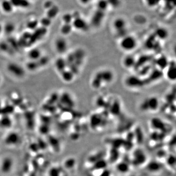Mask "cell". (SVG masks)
I'll list each match as a JSON object with an SVG mask.
<instances>
[{
    "mask_svg": "<svg viewBox=\"0 0 176 176\" xmlns=\"http://www.w3.org/2000/svg\"><path fill=\"white\" fill-rule=\"evenodd\" d=\"M114 79V74L109 69L100 70L95 73L91 80V86L94 89L100 88L103 84L111 83Z\"/></svg>",
    "mask_w": 176,
    "mask_h": 176,
    "instance_id": "1",
    "label": "cell"
},
{
    "mask_svg": "<svg viewBox=\"0 0 176 176\" xmlns=\"http://www.w3.org/2000/svg\"><path fill=\"white\" fill-rule=\"evenodd\" d=\"M137 42L134 36L127 34L120 40L119 46L120 48L125 51H131L137 48Z\"/></svg>",
    "mask_w": 176,
    "mask_h": 176,
    "instance_id": "2",
    "label": "cell"
},
{
    "mask_svg": "<svg viewBox=\"0 0 176 176\" xmlns=\"http://www.w3.org/2000/svg\"><path fill=\"white\" fill-rule=\"evenodd\" d=\"M7 70L11 76L18 79L23 78L26 74L25 68L17 63H9L7 66Z\"/></svg>",
    "mask_w": 176,
    "mask_h": 176,
    "instance_id": "3",
    "label": "cell"
},
{
    "mask_svg": "<svg viewBox=\"0 0 176 176\" xmlns=\"http://www.w3.org/2000/svg\"><path fill=\"white\" fill-rule=\"evenodd\" d=\"M159 106V101L157 97H150L144 99L141 104V109L144 111H156Z\"/></svg>",
    "mask_w": 176,
    "mask_h": 176,
    "instance_id": "4",
    "label": "cell"
},
{
    "mask_svg": "<svg viewBox=\"0 0 176 176\" xmlns=\"http://www.w3.org/2000/svg\"><path fill=\"white\" fill-rule=\"evenodd\" d=\"M113 29L116 34L120 37L125 36L127 34V24L124 19L118 18L113 21Z\"/></svg>",
    "mask_w": 176,
    "mask_h": 176,
    "instance_id": "5",
    "label": "cell"
},
{
    "mask_svg": "<svg viewBox=\"0 0 176 176\" xmlns=\"http://www.w3.org/2000/svg\"><path fill=\"white\" fill-rule=\"evenodd\" d=\"M125 84L128 87L132 89H138L144 87L145 82L144 80L137 76H129L126 78Z\"/></svg>",
    "mask_w": 176,
    "mask_h": 176,
    "instance_id": "6",
    "label": "cell"
},
{
    "mask_svg": "<svg viewBox=\"0 0 176 176\" xmlns=\"http://www.w3.org/2000/svg\"><path fill=\"white\" fill-rule=\"evenodd\" d=\"M54 48L58 54H65L68 48V43L66 39L63 37L56 39L54 42Z\"/></svg>",
    "mask_w": 176,
    "mask_h": 176,
    "instance_id": "7",
    "label": "cell"
},
{
    "mask_svg": "<svg viewBox=\"0 0 176 176\" xmlns=\"http://www.w3.org/2000/svg\"><path fill=\"white\" fill-rule=\"evenodd\" d=\"M72 25L73 28L79 31H86L89 29L87 23L80 16L73 19Z\"/></svg>",
    "mask_w": 176,
    "mask_h": 176,
    "instance_id": "8",
    "label": "cell"
},
{
    "mask_svg": "<svg viewBox=\"0 0 176 176\" xmlns=\"http://www.w3.org/2000/svg\"><path fill=\"white\" fill-rule=\"evenodd\" d=\"M105 16V12L97 10L94 13L91 18V24L95 26H98L101 24Z\"/></svg>",
    "mask_w": 176,
    "mask_h": 176,
    "instance_id": "9",
    "label": "cell"
},
{
    "mask_svg": "<svg viewBox=\"0 0 176 176\" xmlns=\"http://www.w3.org/2000/svg\"><path fill=\"white\" fill-rule=\"evenodd\" d=\"M29 59L31 61H37L42 57V52L37 48H33L29 51L27 54Z\"/></svg>",
    "mask_w": 176,
    "mask_h": 176,
    "instance_id": "10",
    "label": "cell"
},
{
    "mask_svg": "<svg viewBox=\"0 0 176 176\" xmlns=\"http://www.w3.org/2000/svg\"><path fill=\"white\" fill-rule=\"evenodd\" d=\"M168 70L166 73L167 78L171 81L175 80L176 77V68L175 62L169 63L167 67Z\"/></svg>",
    "mask_w": 176,
    "mask_h": 176,
    "instance_id": "11",
    "label": "cell"
},
{
    "mask_svg": "<svg viewBox=\"0 0 176 176\" xmlns=\"http://www.w3.org/2000/svg\"><path fill=\"white\" fill-rule=\"evenodd\" d=\"M67 66L68 65L66 59L63 58H58L55 63V66L56 68V69L60 73L66 69Z\"/></svg>",
    "mask_w": 176,
    "mask_h": 176,
    "instance_id": "12",
    "label": "cell"
},
{
    "mask_svg": "<svg viewBox=\"0 0 176 176\" xmlns=\"http://www.w3.org/2000/svg\"><path fill=\"white\" fill-rule=\"evenodd\" d=\"M122 62L123 65L125 68L127 69H131L135 65L136 59L134 56L130 55L126 56L123 58Z\"/></svg>",
    "mask_w": 176,
    "mask_h": 176,
    "instance_id": "13",
    "label": "cell"
},
{
    "mask_svg": "<svg viewBox=\"0 0 176 176\" xmlns=\"http://www.w3.org/2000/svg\"><path fill=\"white\" fill-rule=\"evenodd\" d=\"M60 73L63 80L67 83L72 82L74 79L75 76L74 73L70 69H65Z\"/></svg>",
    "mask_w": 176,
    "mask_h": 176,
    "instance_id": "14",
    "label": "cell"
},
{
    "mask_svg": "<svg viewBox=\"0 0 176 176\" xmlns=\"http://www.w3.org/2000/svg\"><path fill=\"white\" fill-rule=\"evenodd\" d=\"M13 7L26 8L30 5L29 0H9Z\"/></svg>",
    "mask_w": 176,
    "mask_h": 176,
    "instance_id": "15",
    "label": "cell"
},
{
    "mask_svg": "<svg viewBox=\"0 0 176 176\" xmlns=\"http://www.w3.org/2000/svg\"><path fill=\"white\" fill-rule=\"evenodd\" d=\"M155 36L159 40H165L168 37V32L165 28L159 27L156 30Z\"/></svg>",
    "mask_w": 176,
    "mask_h": 176,
    "instance_id": "16",
    "label": "cell"
},
{
    "mask_svg": "<svg viewBox=\"0 0 176 176\" xmlns=\"http://www.w3.org/2000/svg\"><path fill=\"white\" fill-rule=\"evenodd\" d=\"M59 8L57 5H54L51 8L48 10L47 12V17L52 20L59 13Z\"/></svg>",
    "mask_w": 176,
    "mask_h": 176,
    "instance_id": "17",
    "label": "cell"
},
{
    "mask_svg": "<svg viewBox=\"0 0 176 176\" xmlns=\"http://www.w3.org/2000/svg\"><path fill=\"white\" fill-rule=\"evenodd\" d=\"M2 8L6 13H10L13 11V6L10 1L4 0L2 3Z\"/></svg>",
    "mask_w": 176,
    "mask_h": 176,
    "instance_id": "18",
    "label": "cell"
},
{
    "mask_svg": "<svg viewBox=\"0 0 176 176\" xmlns=\"http://www.w3.org/2000/svg\"><path fill=\"white\" fill-rule=\"evenodd\" d=\"M97 5V10L104 12L109 7L107 0H99Z\"/></svg>",
    "mask_w": 176,
    "mask_h": 176,
    "instance_id": "19",
    "label": "cell"
},
{
    "mask_svg": "<svg viewBox=\"0 0 176 176\" xmlns=\"http://www.w3.org/2000/svg\"><path fill=\"white\" fill-rule=\"evenodd\" d=\"M15 29V25L12 23H8L3 27V31L7 34H11L14 31Z\"/></svg>",
    "mask_w": 176,
    "mask_h": 176,
    "instance_id": "20",
    "label": "cell"
},
{
    "mask_svg": "<svg viewBox=\"0 0 176 176\" xmlns=\"http://www.w3.org/2000/svg\"><path fill=\"white\" fill-rule=\"evenodd\" d=\"M72 24L64 23L61 28V32L64 35H67L70 34L73 29Z\"/></svg>",
    "mask_w": 176,
    "mask_h": 176,
    "instance_id": "21",
    "label": "cell"
},
{
    "mask_svg": "<svg viewBox=\"0 0 176 176\" xmlns=\"http://www.w3.org/2000/svg\"><path fill=\"white\" fill-rule=\"evenodd\" d=\"M73 20V16L70 13H66L63 16L62 20L64 23L72 24Z\"/></svg>",
    "mask_w": 176,
    "mask_h": 176,
    "instance_id": "22",
    "label": "cell"
},
{
    "mask_svg": "<svg viewBox=\"0 0 176 176\" xmlns=\"http://www.w3.org/2000/svg\"><path fill=\"white\" fill-rule=\"evenodd\" d=\"M38 21L36 20H32V21H29L27 23V27L28 29H37V26H38Z\"/></svg>",
    "mask_w": 176,
    "mask_h": 176,
    "instance_id": "23",
    "label": "cell"
},
{
    "mask_svg": "<svg viewBox=\"0 0 176 176\" xmlns=\"http://www.w3.org/2000/svg\"><path fill=\"white\" fill-rule=\"evenodd\" d=\"M40 23L42 25V27L47 28L48 26H50L51 23V20L48 18V17H44L41 19Z\"/></svg>",
    "mask_w": 176,
    "mask_h": 176,
    "instance_id": "24",
    "label": "cell"
},
{
    "mask_svg": "<svg viewBox=\"0 0 176 176\" xmlns=\"http://www.w3.org/2000/svg\"><path fill=\"white\" fill-rule=\"evenodd\" d=\"M109 5H111L113 8H117L120 5V0H107Z\"/></svg>",
    "mask_w": 176,
    "mask_h": 176,
    "instance_id": "25",
    "label": "cell"
},
{
    "mask_svg": "<svg viewBox=\"0 0 176 176\" xmlns=\"http://www.w3.org/2000/svg\"><path fill=\"white\" fill-rule=\"evenodd\" d=\"M160 0H145V2L149 7H154L159 3Z\"/></svg>",
    "mask_w": 176,
    "mask_h": 176,
    "instance_id": "26",
    "label": "cell"
},
{
    "mask_svg": "<svg viewBox=\"0 0 176 176\" xmlns=\"http://www.w3.org/2000/svg\"><path fill=\"white\" fill-rule=\"evenodd\" d=\"M53 2L51 1H47L44 4V7L46 9H48L54 5Z\"/></svg>",
    "mask_w": 176,
    "mask_h": 176,
    "instance_id": "27",
    "label": "cell"
},
{
    "mask_svg": "<svg viewBox=\"0 0 176 176\" xmlns=\"http://www.w3.org/2000/svg\"><path fill=\"white\" fill-rule=\"evenodd\" d=\"M91 0H80V1L82 4H84V5H87V4H89L90 2H91Z\"/></svg>",
    "mask_w": 176,
    "mask_h": 176,
    "instance_id": "28",
    "label": "cell"
},
{
    "mask_svg": "<svg viewBox=\"0 0 176 176\" xmlns=\"http://www.w3.org/2000/svg\"><path fill=\"white\" fill-rule=\"evenodd\" d=\"M3 26H2L1 25H0V35L1 34V33L3 31Z\"/></svg>",
    "mask_w": 176,
    "mask_h": 176,
    "instance_id": "29",
    "label": "cell"
},
{
    "mask_svg": "<svg viewBox=\"0 0 176 176\" xmlns=\"http://www.w3.org/2000/svg\"><path fill=\"white\" fill-rule=\"evenodd\" d=\"M2 81V76L1 74L0 73V84L1 83Z\"/></svg>",
    "mask_w": 176,
    "mask_h": 176,
    "instance_id": "30",
    "label": "cell"
}]
</instances>
